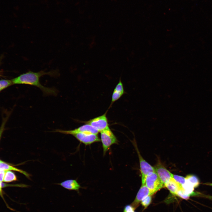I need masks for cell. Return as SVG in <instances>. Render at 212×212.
<instances>
[{
	"label": "cell",
	"mask_w": 212,
	"mask_h": 212,
	"mask_svg": "<svg viewBox=\"0 0 212 212\" xmlns=\"http://www.w3.org/2000/svg\"><path fill=\"white\" fill-rule=\"evenodd\" d=\"M45 75L56 77L59 75V70L58 69H56L48 72L41 70L37 72L30 71L13 79L12 81L13 84H26L38 87L45 96H56L58 92L56 88L46 87L41 84L40 78Z\"/></svg>",
	"instance_id": "6da1fadb"
},
{
	"label": "cell",
	"mask_w": 212,
	"mask_h": 212,
	"mask_svg": "<svg viewBox=\"0 0 212 212\" xmlns=\"http://www.w3.org/2000/svg\"><path fill=\"white\" fill-rule=\"evenodd\" d=\"M100 132L103 155H105L112 145L118 143V140L109 127Z\"/></svg>",
	"instance_id": "7a4b0ae2"
},
{
	"label": "cell",
	"mask_w": 212,
	"mask_h": 212,
	"mask_svg": "<svg viewBox=\"0 0 212 212\" xmlns=\"http://www.w3.org/2000/svg\"><path fill=\"white\" fill-rule=\"evenodd\" d=\"M145 184L152 195L164 186L155 172L147 175L145 180Z\"/></svg>",
	"instance_id": "3957f363"
},
{
	"label": "cell",
	"mask_w": 212,
	"mask_h": 212,
	"mask_svg": "<svg viewBox=\"0 0 212 212\" xmlns=\"http://www.w3.org/2000/svg\"><path fill=\"white\" fill-rule=\"evenodd\" d=\"M133 144L139 158L141 174L142 184H145V180L146 176L150 173L155 172V168L143 158L140 154L136 143L134 142Z\"/></svg>",
	"instance_id": "277c9868"
},
{
	"label": "cell",
	"mask_w": 212,
	"mask_h": 212,
	"mask_svg": "<svg viewBox=\"0 0 212 212\" xmlns=\"http://www.w3.org/2000/svg\"><path fill=\"white\" fill-rule=\"evenodd\" d=\"M106 112L103 115L95 117L90 120L83 122L85 124L90 125L99 132H100L109 127Z\"/></svg>",
	"instance_id": "5b68a950"
},
{
	"label": "cell",
	"mask_w": 212,
	"mask_h": 212,
	"mask_svg": "<svg viewBox=\"0 0 212 212\" xmlns=\"http://www.w3.org/2000/svg\"><path fill=\"white\" fill-rule=\"evenodd\" d=\"M53 132H58L66 135H72L79 133H90L98 134L99 132L97 130L90 125L85 124V125L73 130H64L56 129Z\"/></svg>",
	"instance_id": "8992f818"
},
{
	"label": "cell",
	"mask_w": 212,
	"mask_h": 212,
	"mask_svg": "<svg viewBox=\"0 0 212 212\" xmlns=\"http://www.w3.org/2000/svg\"><path fill=\"white\" fill-rule=\"evenodd\" d=\"M80 142L86 145L100 142V139L97 134L90 133H79L72 135Z\"/></svg>",
	"instance_id": "52a82bcc"
},
{
	"label": "cell",
	"mask_w": 212,
	"mask_h": 212,
	"mask_svg": "<svg viewBox=\"0 0 212 212\" xmlns=\"http://www.w3.org/2000/svg\"><path fill=\"white\" fill-rule=\"evenodd\" d=\"M154 168L155 172L164 184L173 178V174L160 163H158Z\"/></svg>",
	"instance_id": "ba28073f"
},
{
	"label": "cell",
	"mask_w": 212,
	"mask_h": 212,
	"mask_svg": "<svg viewBox=\"0 0 212 212\" xmlns=\"http://www.w3.org/2000/svg\"><path fill=\"white\" fill-rule=\"evenodd\" d=\"M149 195H152L149 190L145 184H142L136 197L131 205L135 209L144 198Z\"/></svg>",
	"instance_id": "9c48e42d"
},
{
	"label": "cell",
	"mask_w": 212,
	"mask_h": 212,
	"mask_svg": "<svg viewBox=\"0 0 212 212\" xmlns=\"http://www.w3.org/2000/svg\"><path fill=\"white\" fill-rule=\"evenodd\" d=\"M125 92L123 84L120 77L119 82L116 85L112 93L111 106L114 102L119 99L125 93Z\"/></svg>",
	"instance_id": "30bf717a"
},
{
	"label": "cell",
	"mask_w": 212,
	"mask_h": 212,
	"mask_svg": "<svg viewBox=\"0 0 212 212\" xmlns=\"http://www.w3.org/2000/svg\"><path fill=\"white\" fill-rule=\"evenodd\" d=\"M56 184L69 190H74L78 191L81 188L80 185L76 180H67Z\"/></svg>",
	"instance_id": "8fae6325"
},
{
	"label": "cell",
	"mask_w": 212,
	"mask_h": 212,
	"mask_svg": "<svg viewBox=\"0 0 212 212\" xmlns=\"http://www.w3.org/2000/svg\"><path fill=\"white\" fill-rule=\"evenodd\" d=\"M171 193L176 195L178 191L182 188V185L172 178L164 184Z\"/></svg>",
	"instance_id": "7c38bea8"
},
{
	"label": "cell",
	"mask_w": 212,
	"mask_h": 212,
	"mask_svg": "<svg viewBox=\"0 0 212 212\" xmlns=\"http://www.w3.org/2000/svg\"><path fill=\"white\" fill-rule=\"evenodd\" d=\"M0 170H12L16 171L23 174L28 178H30V175L26 172L14 167L1 160L0 163Z\"/></svg>",
	"instance_id": "4fadbf2b"
},
{
	"label": "cell",
	"mask_w": 212,
	"mask_h": 212,
	"mask_svg": "<svg viewBox=\"0 0 212 212\" xmlns=\"http://www.w3.org/2000/svg\"><path fill=\"white\" fill-rule=\"evenodd\" d=\"M186 180L191 184L194 188L197 187L200 184L198 178L196 175L190 174L185 177Z\"/></svg>",
	"instance_id": "5bb4252c"
},
{
	"label": "cell",
	"mask_w": 212,
	"mask_h": 212,
	"mask_svg": "<svg viewBox=\"0 0 212 212\" xmlns=\"http://www.w3.org/2000/svg\"><path fill=\"white\" fill-rule=\"evenodd\" d=\"M16 180V177L13 172L10 171H6L3 181L9 182L13 181H15Z\"/></svg>",
	"instance_id": "9a60e30c"
},
{
	"label": "cell",
	"mask_w": 212,
	"mask_h": 212,
	"mask_svg": "<svg viewBox=\"0 0 212 212\" xmlns=\"http://www.w3.org/2000/svg\"><path fill=\"white\" fill-rule=\"evenodd\" d=\"M13 84L12 80H0V91Z\"/></svg>",
	"instance_id": "2e32d148"
},
{
	"label": "cell",
	"mask_w": 212,
	"mask_h": 212,
	"mask_svg": "<svg viewBox=\"0 0 212 212\" xmlns=\"http://www.w3.org/2000/svg\"><path fill=\"white\" fill-rule=\"evenodd\" d=\"M152 200L151 195H149L144 198L141 202L142 205L146 208L150 203Z\"/></svg>",
	"instance_id": "e0dca14e"
},
{
	"label": "cell",
	"mask_w": 212,
	"mask_h": 212,
	"mask_svg": "<svg viewBox=\"0 0 212 212\" xmlns=\"http://www.w3.org/2000/svg\"><path fill=\"white\" fill-rule=\"evenodd\" d=\"M176 195L186 200L188 199L190 196V195L187 194L185 192L182 188L178 191Z\"/></svg>",
	"instance_id": "ac0fdd59"
},
{
	"label": "cell",
	"mask_w": 212,
	"mask_h": 212,
	"mask_svg": "<svg viewBox=\"0 0 212 212\" xmlns=\"http://www.w3.org/2000/svg\"><path fill=\"white\" fill-rule=\"evenodd\" d=\"M173 178L178 183L182 185L186 182L185 178L180 175H173Z\"/></svg>",
	"instance_id": "d6986e66"
},
{
	"label": "cell",
	"mask_w": 212,
	"mask_h": 212,
	"mask_svg": "<svg viewBox=\"0 0 212 212\" xmlns=\"http://www.w3.org/2000/svg\"><path fill=\"white\" fill-rule=\"evenodd\" d=\"M135 209L131 205H127L125 206L123 212H134Z\"/></svg>",
	"instance_id": "ffe728a7"
},
{
	"label": "cell",
	"mask_w": 212,
	"mask_h": 212,
	"mask_svg": "<svg viewBox=\"0 0 212 212\" xmlns=\"http://www.w3.org/2000/svg\"><path fill=\"white\" fill-rule=\"evenodd\" d=\"M1 185L2 186V188L5 187H6L7 186H16V187H27L28 186L24 185V184H17V185H9V184H6L4 183H3L1 182Z\"/></svg>",
	"instance_id": "44dd1931"
},
{
	"label": "cell",
	"mask_w": 212,
	"mask_h": 212,
	"mask_svg": "<svg viewBox=\"0 0 212 212\" xmlns=\"http://www.w3.org/2000/svg\"><path fill=\"white\" fill-rule=\"evenodd\" d=\"M1 182H0V196L1 197V198H2L3 199V201H4V202L5 203L7 206V207L9 209H11L9 207V206H8V205H7L6 202L5 200V199L4 198L3 196V192H2V187L1 185Z\"/></svg>",
	"instance_id": "7402d4cb"
},
{
	"label": "cell",
	"mask_w": 212,
	"mask_h": 212,
	"mask_svg": "<svg viewBox=\"0 0 212 212\" xmlns=\"http://www.w3.org/2000/svg\"><path fill=\"white\" fill-rule=\"evenodd\" d=\"M6 170H0V182L3 181Z\"/></svg>",
	"instance_id": "603a6c76"
},
{
	"label": "cell",
	"mask_w": 212,
	"mask_h": 212,
	"mask_svg": "<svg viewBox=\"0 0 212 212\" xmlns=\"http://www.w3.org/2000/svg\"><path fill=\"white\" fill-rule=\"evenodd\" d=\"M5 123V121H4V122H3V123H2V124L0 128V139L1 136L2 135V134L4 130Z\"/></svg>",
	"instance_id": "cb8c5ba5"
},
{
	"label": "cell",
	"mask_w": 212,
	"mask_h": 212,
	"mask_svg": "<svg viewBox=\"0 0 212 212\" xmlns=\"http://www.w3.org/2000/svg\"><path fill=\"white\" fill-rule=\"evenodd\" d=\"M205 185L212 186V183H204Z\"/></svg>",
	"instance_id": "d4e9b609"
},
{
	"label": "cell",
	"mask_w": 212,
	"mask_h": 212,
	"mask_svg": "<svg viewBox=\"0 0 212 212\" xmlns=\"http://www.w3.org/2000/svg\"><path fill=\"white\" fill-rule=\"evenodd\" d=\"M1 161V160H0V163Z\"/></svg>",
	"instance_id": "484cf974"
},
{
	"label": "cell",
	"mask_w": 212,
	"mask_h": 212,
	"mask_svg": "<svg viewBox=\"0 0 212 212\" xmlns=\"http://www.w3.org/2000/svg\"><path fill=\"white\" fill-rule=\"evenodd\" d=\"M134 212H135V211H134Z\"/></svg>",
	"instance_id": "4316f807"
}]
</instances>
